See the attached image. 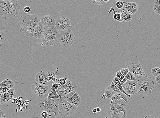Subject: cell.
<instances>
[{"instance_id":"obj_1","label":"cell","mask_w":160,"mask_h":118,"mask_svg":"<svg viewBox=\"0 0 160 118\" xmlns=\"http://www.w3.org/2000/svg\"><path fill=\"white\" fill-rule=\"evenodd\" d=\"M40 21V19L38 16L27 15L24 17L20 25V28L27 36L32 37L34 30Z\"/></svg>"},{"instance_id":"obj_2","label":"cell","mask_w":160,"mask_h":118,"mask_svg":"<svg viewBox=\"0 0 160 118\" xmlns=\"http://www.w3.org/2000/svg\"><path fill=\"white\" fill-rule=\"evenodd\" d=\"M20 8L18 2L11 3H0V15L4 18H13L18 14Z\"/></svg>"},{"instance_id":"obj_3","label":"cell","mask_w":160,"mask_h":118,"mask_svg":"<svg viewBox=\"0 0 160 118\" xmlns=\"http://www.w3.org/2000/svg\"><path fill=\"white\" fill-rule=\"evenodd\" d=\"M59 31L56 26L45 27V31L41 38L43 44L47 46H52L58 42Z\"/></svg>"},{"instance_id":"obj_4","label":"cell","mask_w":160,"mask_h":118,"mask_svg":"<svg viewBox=\"0 0 160 118\" xmlns=\"http://www.w3.org/2000/svg\"><path fill=\"white\" fill-rule=\"evenodd\" d=\"M138 95H145L151 93L155 83L151 77L145 75L137 80Z\"/></svg>"},{"instance_id":"obj_5","label":"cell","mask_w":160,"mask_h":118,"mask_svg":"<svg viewBox=\"0 0 160 118\" xmlns=\"http://www.w3.org/2000/svg\"><path fill=\"white\" fill-rule=\"evenodd\" d=\"M45 98L42 102H40L38 105L41 110L45 111L48 113H53L54 116L57 117L60 113L58 108L59 103L54 102V100L53 99L47 100Z\"/></svg>"},{"instance_id":"obj_6","label":"cell","mask_w":160,"mask_h":118,"mask_svg":"<svg viewBox=\"0 0 160 118\" xmlns=\"http://www.w3.org/2000/svg\"><path fill=\"white\" fill-rule=\"evenodd\" d=\"M58 108L61 113L64 115L71 116L76 112L77 107L68 102L65 96L59 100Z\"/></svg>"},{"instance_id":"obj_7","label":"cell","mask_w":160,"mask_h":118,"mask_svg":"<svg viewBox=\"0 0 160 118\" xmlns=\"http://www.w3.org/2000/svg\"><path fill=\"white\" fill-rule=\"evenodd\" d=\"M75 40V35L70 29L59 32L58 42L65 46L72 45Z\"/></svg>"},{"instance_id":"obj_8","label":"cell","mask_w":160,"mask_h":118,"mask_svg":"<svg viewBox=\"0 0 160 118\" xmlns=\"http://www.w3.org/2000/svg\"><path fill=\"white\" fill-rule=\"evenodd\" d=\"M77 89V86L76 82L72 80L68 81L63 85L59 86L57 90V93L62 96H65L73 91H76Z\"/></svg>"},{"instance_id":"obj_9","label":"cell","mask_w":160,"mask_h":118,"mask_svg":"<svg viewBox=\"0 0 160 118\" xmlns=\"http://www.w3.org/2000/svg\"><path fill=\"white\" fill-rule=\"evenodd\" d=\"M112 103L119 111L123 112L121 118H127L130 114V109L128 102H126L124 100H114Z\"/></svg>"},{"instance_id":"obj_10","label":"cell","mask_w":160,"mask_h":118,"mask_svg":"<svg viewBox=\"0 0 160 118\" xmlns=\"http://www.w3.org/2000/svg\"><path fill=\"white\" fill-rule=\"evenodd\" d=\"M128 68L129 71L134 75L137 80L146 75L141 64L138 62L131 64L128 66Z\"/></svg>"},{"instance_id":"obj_11","label":"cell","mask_w":160,"mask_h":118,"mask_svg":"<svg viewBox=\"0 0 160 118\" xmlns=\"http://www.w3.org/2000/svg\"><path fill=\"white\" fill-rule=\"evenodd\" d=\"M55 26L59 32L69 29L71 27L70 20L65 16L60 17L56 20Z\"/></svg>"},{"instance_id":"obj_12","label":"cell","mask_w":160,"mask_h":118,"mask_svg":"<svg viewBox=\"0 0 160 118\" xmlns=\"http://www.w3.org/2000/svg\"><path fill=\"white\" fill-rule=\"evenodd\" d=\"M124 91L127 94L133 95L138 92L137 81L127 80L122 85Z\"/></svg>"},{"instance_id":"obj_13","label":"cell","mask_w":160,"mask_h":118,"mask_svg":"<svg viewBox=\"0 0 160 118\" xmlns=\"http://www.w3.org/2000/svg\"><path fill=\"white\" fill-rule=\"evenodd\" d=\"M32 91L36 95L42 96L45 95L49 91L48 86H44L35 82L32 85Z\"/></svg>"},{"instance_id":"obj_14","label":"cell","mask_w":160,"mask_h":118,"mask_svg":"<svg viewBox=\"0 0 160 118\" xmlns=\"http://www.w3.org/2000/svg\"><path fill=\"white\" fill-rule=\"evenodd\" d=\"M65 96L68 102L76 107L79 106L81 103L80 97L76 91L71 92Z\"/></svg>"},{"instance_id":"obj_15","label":"cell","mask_w":160,"mask_h":118,"mask_svg":"<svg viewBox=\"0 0 160 118\" xmlns=\"http://www.w3.org/2000/svg\"><path fill=\"white\" fill-rule=\"evenodd\" d=\"M35 82L44 85L48 86L50 80L49 75L43 71H41L36 75Z\"/></svg>"},{"instance_id":"obj_16","label":"cell","mask_w":160,"mask_h":118,"mask_svg":"<svg viewBox=\"0 0 160 118\" xmlns=\"http://www.w3.org/2000/svg\"><path fill=\"white\" fill-rule=\"evenodd\" d=\"M16 94L14 89H10L9 92L7 93L0 94V104L4 105L7 103L12 98H15Z\"/></svg>"},{"instance_id":"obj_17","label":"cell","mask_w":160,"mask_h":118,"mask_svg":"<svg viewBox=\"0 0 160 118\" xmlns=\"http://www.w3.org/2000/svg\"><path fill=\"white\" fill-rule=\"evenodd\" d=\"M40 21L45 27H52L55 26L56 20L50 16H45L40 18Z\"/></svg>"},{"instance_id":"obj_18","label":"cell","mask_w":160,"mask_h":118,"mask_svg":"<svg viewBox=\"0 0 160 118\" xmlns=\"http://www.w3.org/2000/svg\"><path fill=\"white\" fill-rule=\"evenodd\" d=\"M45 29V27L44 26L42 22L40 21L34 30L33 37L37 39H41Z\"/></svg>"},{"instance_id":"obj_19","label":"cell","mask_w":160,"mask_h":118,"mask_svg":"<svg viewBox=\"0 0 160 118\" xmlns=\"http://www.w3.org/2000/svg\"><path fill=\"white\" fill-rule=\"evenodd\" d=\"M109 114L112 118H121L123 114L119 111L115 107L113 103L110 105V109Z\"/></svg>"},{"instance_id":"obj_20","label":"cell","mask_w":160,"mask_h":118,"mask_svg":"<svg viewBox=\"0 0 160 118\" xmlns=\"http://www.w3.org/2000/svg\"><path fill=\"white\" fill-rule=\"evenodd\" d=\"M125 8L132 15L137 12L139 8L137 3L136 2H130L126 3Z\"/></svg>"},{"instance_id":"obj_21","label":"cell","mask_w":160,"mask_h":118,"mask_svg":"<svg viewBox=\"0 0 160 118\" xmlns=\"http://www.w3.org/2000/svg\"><path fill=\"white\" fill-rule=\"evenodd\" d=\"M120 14L122 21L125 22H128L131 21L132 18V14L125 8L121 10Z\"/></svg>"},{"instance_id":"obj_22","label":"cell","mask_w":160,"mask_h":118,"mask_svg":"<svg viewBox=\"0 0 160 118\" xmlns=\"http://www.w3.org/2000/svg\"><path fill=\"white\" fill-rule=\"evenodd\" d=\"M128 97L124 93L122 92L116 93L110 99V105H111L114 100H120L121 99L124 100L125 102L128 103Z\"/></svg>"},{"instance_id":"obj_23","label":"cell","mask_w":160,"mask_h":118,"mask_svg":"<svg viewBox=\"0 0 160 118\" xmlns=\"http://www.w3.org/2000/svg\"><path fill=\"white\" fill-rule=\"evenodd\" d=\"M15 83L12 80L7 79L0 83V87L4 86L9 89H14Z\"/></svg>"},{"instance_id":"obj_24","label":"cell","mask_w":160,"mask_h":118,"mask_svg":"<svg viewBox=\"0 0 160 118\" xmlns=\"http://www.w3.org/2000/svg\"><path fill=\"white\" fill-rule=\"evenodd\" d=\"M113 82L115 83V85L118 88L121 92L124 93V94L127 96L128 98H131V95H128L126 93L123 88L121 82L116 76L113 79Z\"/></svg>"},{"instance_id":"obj_25","label":"cell","mask_w":160,"mask_h":118,"mask_svg":"<svg viewBox=\"0 0 160 118\" xmlns=\"http://www.w3.org/2000/svg\"><path fill=\"white\" fill-rule=\"evenodd\" d=\"M62 97V96L59 94L57 93V90L54 91L49 93L48 96L47 97L48 100L54 98H57V100H60Z\"/></svg>"},{"instance_id":"obj_26","label":"cell","mask_w":160,"mask_h":118,"mask_svg":"<svg viewBox=\"0 0 160 118\" xmlns=\"http://www.w3.org/2000/svg\"><path fill=\"white\" fill-rule=\"evenodd\" d=\"M115 93L116 92L111 88L110 86H108L106 88L104 91L105 94L106 95L107 98L109 99H110Z\"/></svg>"},{"instance_id":"obj_27","label":"cell","mask_w":160,"mask_h":118,"mask_svg":"<svg viewBox=\"0 0 160 118\" xmlns=\"http://www.w3.org/2000/svg\"><path fill=\"white\" fill-rule=\"evenodd\" d=\"M116 77L119 79V80L120 81L122 85L128 80L125 76L122 75L120 71H119L116 73Z\"/></svg>"},{"instance_id":"obj_28","label":"cell","mask_w":160,"mask_h":118,"mask_svg":"<svg viewBox=\"0 0 160 118\" xmlns=\"http://www.w3.org/2000/svg\"><path fill=\"white\" fill-rule=\"evenodd\" d=\"M151 73L155 77L160 75V68L156 67L152 68L151 70Z\"/></svg>"},{"instance_id":"obj_29","label":"cell","mask_w":160,"mask_h":118,"mask_svg":"<svg viewBox=\"0 0 160 118\" xmlns=\"http://www.w3.org/2000/svg\"><path fill=\"white\" fill-rule=\"evenodd\" d=\"M125 77L128 80L134 81H137V79H136L134 75L129 71L128 74L125 76Z\"/></svg>"},{"instance_id":"obj_30","label":"cell","mask_w":160,"mask_h":118,"mask_svg":"<svg viewBox=\"0 0 160 118\" xmlns=\"http://www.w3.org/2000/svg\"><path fill=\"white\" fill-rule=\"evenodd\" d=\"M60 85L59 82L53 83L52 86L51 88V92L54 91H56L58 88L59 87Z\"/></svg>"},{"instance_id":"obj_31","label":"cell","mask_w":160,"mask_h":118,"mask_svg":"<svg viewBox=\"0 0 160 118\" xmlns=\"http://www.w3.org/2000/svg\"><path fill=\"white\" fill-rule=\"evenodd\" d=\"M114 19L115 20H119V21L122 22L121 17L120 13H114L113 15Z\"/></svg>"},{"instance_id":"obj_32","label":"cell","mask_w":160,"mask_h":118,"mask_svg":"<svg viewBox=\"0 0 160 118\" xmlns=\"http://www.w3.org/2000/svg\"><path fill=\"white\" fill-rule=\"evenodd\" d=\"M124 3V2L121 1H117V2L116 3V7L119 9H121L123 7Z\"/></svg>"},{"instance_id":"obj_33","label":"cell","mask_w":160,"mask_h":118,"mask_svg":"<svg viewBox=\"0 0 160 118\" xmlns=\"http://www.w3.org/2000/svg\"><path fill=\"white\" fill-rule=\"evenodd\" d=\"M10 89L4 86H2L0 87V92L2 93H8L10 91Z\"/></svg>"},{"instance_id":"obj_34","label":"cell","mask_w":160,"mask_h":118,"mask_svg":"<svg viewBox=\"0 0 160 118\" xmlns=\"http://www.w3.org/2000/svg\"><path fill=\"white\" fill-rule=\"evenodd\" d=\"M110 86L111 87V88L116 93L120 92V90H119L117 87L115 85V83L113 81H112L111 83Z\"/></svg>"},{"instance_id":"obj_35","label":"cell","mask_w":160,"mask_h":118,"mask_svg":"<svg viewBox=\"0 0 160 118\" xmlns=\"http://www.w3.org/2000/svg\"><path fill=\"white\" fill-rule=\"evenodd\" d=\"M93 3L94 5H105L106 3L103 0H93Z\"/></svg>"},{"instance_id":"obj_36","label":"cell","mask_w":160,"mask_h":118,"mask_svg":"<svg viewBox=\"0 0 160 118\" xmlns=\"http://www.w3.org/2000/svg\"><path fill=\"white\" fill-rule=\"evenodd\" d=\"M153 10L158 15H160V6L155 5L153 7Z\"/></svg>"},{"instance_id":"obj_37","label":"cell","mask_w":160,"mask_h":118,"mask_svg":"<svg viewBox=\"0 0 160 118\" xmlns=\"http://www.w3.org/2000/svg\"><path fill=\"white\" fill-rule=\"evenodd\" d=\"M68 79L66 78H61L59 79V83L60 85H63L65 84L67 82V79Z\"/></svg>"},{"instance_id":"obj_38","label":"cell","mask_w":160,"mask_h":118,"mask_svg":"<svg viewBox=\"0 0 160 118\" xmlns=\"http://www.w3.org/2000/svg\"><path fill=\"white\" fill-rule=\"evenodd\" d=\"M18 2V0H0L1 3H14Z\"/></svg>"},{"instance_id":"obj_39","label":"cell","mask_w":160,"mask_h":118,"mask_svg":"<svg viewBox=\"0 0 160 118\" xmlns=\"http://www.w3.org/2000/svg\"><path fill=\"white\" fill-rule=\"evenodd\" d=\"M120 72L122 75L125 77L128 73L129 70L128 68H123L121 69Z\"/></svg>"},{"instance_id":"obj_40","label":"cell","mask_w":160,"mask_h":118,"mask_svg":"<svg viewBox=\"0 0 160 118\" xmlns=\"http://www.w3.org/2000/svg\"><path fill=\"white\" fill-rule=\"evenodd\" d=\"M5 37L3 33L0 31V45L2 44L5 41Z\"/></svg>"},{"instance_id":"obj_41","label":"cell","mask_w":160,"mask_h":118,"mask_svg":"<svg viewBox=\"0 0 160 118\" xmlns=\"http://www.w3.org/2000/svg\"><path fill=\"white\" fill-rule=\"evenodd\" d=\"M48 113L45 111H43L42 113L41 114V116L43 118H47L48 116Z\"/></svg>"},{"instance_id":"obj_42","label":"cell","mask_w":160,"mask_h":118,"mask_svg":"<svg viewBox=\"0 0 160 118\" xmlns=\"http://www.w3.org/2000/svg\"><path fill=\"white\" fill-rule=\"evenodd\" d=\"M24 11L26 13H29L31 11V9L28 6H26L24 8Z\"/></svg>"},{"instance_id":"obj_43","label":"cell","mask_w":160,"mask_h":118,"mask_svg":"<svg viewBox=\"0 0 160 118\" xmlns=\"http://www.w3.org/2000/svg\"><path fill=\"white\" fill-rule=\"evenodd\" d=\"M155 79L156 83L160 85V75L155 77Z\"/></svg>"},{"instance_id":"obj_44","label":"cell","mask_w":160,"mask_h":118,"mask_svg":"<svg viewBox=\"0 0 160 118\" xmlns=\"http://www.w3.org/2000/svg\"><path fill=\"white\" fill-rule=\"evenodd\" d=\"M154 3L155 5L160 6V0H155Z\"/></svg>"},{"instance_id":"obj_45","label":"cell","mask_w":160,"mask_h":118,"mask_svg":"<svg viewBox=\"0 0 160 118\" xmlns=\"http://www.w3.org/2000/svg\"><path fill=\"white\" fill-rule=\"evenodd\" d=\"M144 118H155L154 116H152L147 115Z\"/></svg>"},{"instance_id":"obj_46","label":"cell","mask_w":160,"mask_h":118,"mask_svg":"<svg viewBox=\"0 0 160 118\" xmlns=\"http://www.w3.org/2000/svg\"><path fill=\"white\" fill-rule=\"evenodd\" d=\"M0 111H1L2 112V114L3 117H5V113H4V111H3L2 110L0 109Z\"/></svg>"},{"instance_id":"obj_47","label":"cell","mask_w":160,"mask_h":118,"mask_svg":"<svg viewBox=\"0 0 160 118\" xmlns=\"http://www.w3.org/2000/svg\"><path fill=\"white\" fill-rule=\"evenodd\" d=\"M97 110V112H100L101 111V109L100 107H97L96 108Z\"/></svg>"},{"instance_id":"obj_48","label":"cell","mask_w":160,"mask_h":118,"mask_svg":"<svg viewBox=\"0 0 160 118\" xmlns=\"http://www.w3.org/2000/svg\"><path fill=\"white\" fill-rule=\"evenodd\" d=\"M102 98L104 99H106L107 98V96L104 93V94L103 96H102Z\"/></svg>"},{"instance_id":"obj_49","label":"cell","mask_w":160,"mask_h":118,"mask_svg":"<svg viewBox=\"0 0 160 118\" xmlns=\"http://www.w3.org/2000/svg\"><path fill=\"white\" fill-rule=\"evenodd\" d=\"M93 113L95 114L97 113V110L96 108H94L93 110Z\"/></svg>"},{"instance_id":"obj_50","label":"cell","mask_w":160,"mask_h":118,"mask_svg":"<svg viewBox=\"0 0 160 118\" xmlns=\"http://www.w3.org/2000/svg\"><path fill=\"white\" fill-rule=\"evenodd\" d=\"M1 117H3V115L2 112L1 111H0V118Z\"/></svg>"},{"instance_id":"obj_51","label":"cell","mask_w":160,"mask_h":118,"mask_svg":"<svg viewBox=\"0 0 160 118\" xmlns=\"http://www.w3.org/2000/svg\"><path fill=\"white\" fill-rule=\"evenodd\" d=\"M109 1H110V0H103V1L106 3L107 2H108Z\"/></svg>"},{"instance_id":"obj_52","label":"cell","mask_w":160,"mask_h":118,"mask_svg":"<svg viewBox=\"0 0 160 118\" xmlns=\"http://www.w3.org/2000/svg\"><path fill=\"white\" fill-rule=\"evenodd\" d=\"M103 118H110L108 116H106L103 117Z\"/></svg>"},{"instance_id":"obj_53","label":"cell","mask_w":160,"mask_h":118,"mask_svg":"<svg viewBox=\"0 0 160 118\" xmlns=\"http://www.w3.org/2000/svg\"><path fill=\"white\" fill-rule=\"evenodd\" d=\"M115 1H120V0H115Z\"/></svg>"},{"instance_id":"obj_54","label":"cell","mask_w":160,"mask_h":118,"mask_svg":"<svg viewBox=\"0 0 160 118\" xmlns=\"http://www.w3.org/2000/svg\"><path fill=\"white\" fill-rule=\"evenodd\" d=\"M157 118H160V116H158L157 117Z\"/></svg>"}]
</instances>
